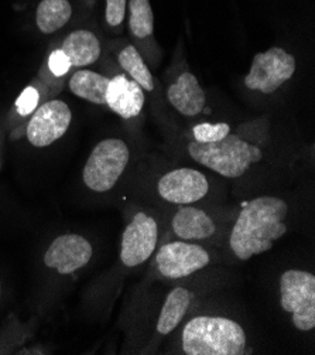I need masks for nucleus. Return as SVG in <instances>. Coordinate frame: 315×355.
<instances>
[{"instance_id": "obj_1", "label": "nucleus", "mask_w": 315, "mask_h": 355, "mask_svg": "<svg viewBox=\"0 0 315 355\" xmlns=\"http://www.w3.org/2000/svg\"><path fill=\"white\" fill-rule=\"evenodd\" d=\"M287 212V202L271 196L258 197L244 204L229 238L236 258L248 261L271 250L273 243L287 232L285 223Z\"/></svg>"}, {"instance_id": "obj_2", "label": "nucleus", "mask_w": 315, "mask_h": 355, "mask_svg": "<svg viewBox=\"0 0 315 355\" xmlns=\"http://www.w3.org/2000/svg\"><path fill=\"white\" fill-rule=\"evenodd\" d=\"M181 340L187 355H240L246 349V333L228 317H195L184 326Z\"/></svg>"}, {"instance_id": "obj_3", "label": "nucleus", "mask_w": 315, "mask_h": 355, "mask_svg": "<svg viewBox=\"0 0 315 355\" xmlns=\"http://www.w3.org/2000/svg\"><path fill=\"white\" fill-rule=\"evenodd\" d=\"M188 155L194 162L226 179H239L251 166L263 159V152L259 146L233 133L215 144H198L192 140L188 145Z\"/></svg>"}, {"instance_id": "obj_4", "label": "nucleus", "mask_w": 315, "mask_h": 355, "mask_svg": "<svg viewBox=\"0 0 315 355\" xmlns=\"http://www.w3.org/2000/svg\"><path fill=\"white\" fill-rule=\"evenodd\" d=\"M130 150L126 141L118 137H108L92 149L84 171L85 186L95 193H107L115 187L126 170Z\"/></svg>"}, {"instance_id": "obj_5", "label": "nucleus", "mask_w": 315, "mask_h": 355, "mask_svg": "<svg viewBox=\"0 0 315 355\" xmlns=\"http://www.w3.org/2000/svg\"><path fill=\"white\" fill-rule=\"evenodd\" d=\"M280 304L293 315L300 331L315 327V276L304 270H286L280 277Z\"/></svg>"}, {"instance_id": "obj_6", "label": "nucleus", "mask_w": 315, "mask_h": 355, "mask_svg": "<svg viewBox=\"0 0 315 355\" xmlns=\"http://www.w3.org/2000/svg\"><path fill=\"white\" fill-rule=\"evenodd\" d=\"M296 57L282 47H270L264 53H258L251 64L249 73L243 83L251 91L264 95L276 92L296 74Z\"/></svg>"}, {"instance_id": "obj_7", "label": "nucleus", "mask_w": 315, "mask_h": 355, "mask_svg": "<svg viewBox=\"0 0 315 355\" xmlns=\"http://www.w3.org/2000/svg\"><path fill=\"white\" fill-rule=\"evenodd\" d=\"M71 122L73 112L68 103L61 99H51L39 105L33 112L26 128V137L34 148H47L68 132Z\"/></svg>"}, {"instance_id": "obj_8", "label": "nucleus", "mask_w": 315, "mask_h": 355, "mask_svg": "<svg viewBox=\"0 0 315 355\" xmlns=\"http://www.w3.org/2000/svg\"><path fill=\"white\" fill-rule=\"evenodd\" d=\"M157 239V221L145 212H137L122 235V263L127 268H134L146 262L156 251Z\"/></svg>"}, {"instance_id": "obj_9", "label": "nucleus", "mask_w": 315, "mask_h": 355, "mask_svg": "<svg viewBox=\"0 0 315 355\" xmlns=\"http://www.w3.org/2000/svg\"><path fill=\"white\" fill-rule=\"evenodd\" d=\"M205 248L187 241L168 242L160 248L156 257L159 272L168 279L187 277L209 263Z\"/></svg>"}, {"instance_id": "obj_10", "label": "nucleus", "mask_w": 315, "mask_h": 355, "mask_svg": "<svg viewBox=\"0 0 315 355\" xmlns=\"http://www.w3.org/2000/svg\"><path fill=\"white\" fill-rule=\"evenodd\" d=\"M209 190L204 173L195 168L183 167L165 173L157 183L160 197L171 204L188 205L202 200Z\"/></svg>"}, {"instance_id": "obj_11", "label": "nucleus", "mask_w": 315, "mask_h": 355, "mask_svg": "<svg viewBox=\"0 0 315 355\" xmlns=\"http://www.w3.org/2000/svg\"><path fill=\"white\" fill-rule=\"evenodd\" d=\"M92 254L88 239L77 234H65L51 242L44 254V263L60 275H71L88 265Z\"/></svg>"}, {"instance_id": "obj_12", "label": "nucleus", "mask_w": 315, "mask_h": 355, "mask_svg": "<svg viewBox=\"0 0 315 355\" xmlns=\"http://www.w3.org/2000/svg\"><path fill=\"white\" fill-rule=\"evenodd\" d=\"M108 108L123 119H132L140 115L145 106V89L129 78L126 74H118L109 80L107 89Z\"/></svg>"}, {"instance_id": "obj_13", "label": "nucleus", "mask_w": 315, "mask_h": 355, "mask_svg": "<svg viewBox=\"0 0 315 355\" xmlns=\"http://www.w3.org/2000/svg\"><path fill=\"white\" fill-rule=\"evenodd\" d=\"M167 99L179 114L187 118L198 116L206 105V95L198 78L186 71L167 89Z\"/></svg>"}, {"instance_id": "obj_14", "label": "nucleus", "mask_w": 315, "mask_h": 355, "mask_svg": "<svg viewBox=\"0 0 315 355\" xmlns=\"http://www.w3.org/2000/svg\"><path fill=\"white\" fill-rule=\"evenodd\" d=\"M73 68H85L95 64L102 54V44L98 35L87 28L69 33L60 47Z\"/></svg>"}, {"instance_id": "obj_15", "label": "nucleus", "mask_w": 315, "mask_h": 355, "mask_svg": "<svg viewBox=\"0 0 315 355\" xmlns=\"http://www.w3.org/2000/svg\"><path fill=\"white\" fill-rule=\"evenodd\" d=\"M171 227L183 241H202L217 232V225L205 211L195 207H181L171 221Z\"/></svg>"}, {"instance_id": "obj_16", "label": "nucleus", "mask_w": 315, "mask_h": 355, "mask_svg": "<svg viewBox=\"0 0 315 355\" xmlns=\"http://www.w3.org/2000/svg\"><path fill=\"white\" fill-rule=\"evenodd\" d=\"M109 80L107 76L95 73L92 69H78L68 81V88L75 96L95 105H105V96Z\"/></svg>"}, {"instance_id": "obj_17", "label": "nucleus", "mask_w": 315, "mask_h": 355, "mask_svg": "<svg viewBox=\"0 0 315 355\" xmlns=\"http://www.w3.org/2000/svg\"><path fill=\"white\" fill-rule=\"evenodd\" d=\"M73 5L69 0H40L34 21L40 33L50 35L65 27L73 17Z\"/></svg>"}, {"instance_id": "obj_18", "label": "nucleus", "mask_w": 315, "mask_h": 355, "mask_svg": "<svg viewBox=\"0 0 315 355\" xmlns=\"http://www.w3.org/2000/svg\"><path fill=\"white\" fill-rule=\"evenodd\" d=\"M191 297V292L186 288H176L168 293L157 322V331L160 334L167 336L179 327L190 307Z\"/></svg>"}, {"instance_id": "obj_19", "label": "nucleus", "mask_w": 315, "mask_h": 355, "mask_svg": "<svg viewBox=\"0 0 315 355\" xmlns=\"http://www.w3.org/2000/svg\"><path fill=\"white\" fill-rule=\"evenodd\" d=\"M118 62L125 74L137 83L145 91L152 92L156 88V83L153 78L152 71L146 64L145 58L140 54L137 47L127 44L118 54Z\"/></svg>"}, {"instance_id": "obj_20", "label": "nucleus", "mask_w": 315, "mask_h": 355, "mask_svg": "<svg viewBox=\"0 0 315 355\" xmlns=\"http://www.w3.org/2000/svg\"><path fill=\"white\" fill-rule=\"evenodd\" d=\"M127 24L136 40L153 37L154 13L150 0H127Z\"/></svg>"}, {"instance_id": "obj_21", "label": "nucleus", "mask_w": 315, "mask_h": 355, "mask_svg": "<svg viewBox=\"0 0 315 355\" xmlns=\"http://www.w3.org/2000/svg\"><path fill=\"white\" fill-rule=\"evenodd\" d=\"M231 133V125L219 122V123H198L192 128L194 140L198 144H215L222 140Z\"/></svg>"}, {"instance_id": "obj_22", "label": "nucleus", "mask_w": 315, "mask_h": 355, "mask_svg": "<svg viewBox=\"0 0 315 355\" xmlns=\"http://www.w3.org/2000/svg\"><path fill=\"white\" fill-rule=\"evenodd\" d=\"M40 89L36 85L26 87L15 103V111L20 118H27L39 108Z\"/></svg>"}, {"instance_id": "obj_23", "label": "nucleus", "mask_w": 315, "mask_h": 355, "mask_svg": "<svg viewBox=\"0 0 315 355\" xmlns=\"http://www.w3.org/2000/svg\"><path fill=\"white\" fill-rule=\"evenodd\" d=\"M105 20L111 27H119L125 19L127 12V0H105Z\"/></svg>"}, {"instance_id": "obj_24", "label": "nucleus", "mask_w": 315, "mask_h": 355, "mask_svg": "<svg viewBox=\"0 0 315 355\" xmlns=\"http://www.w3.org/2000/svg\"><path fill=\"white\" fill-rule=\"evenodd\" d=\"M47 68L55 78H62L69 73V69L73 67L69 64V60L66 58L64 51L61 49H55L48 55Z\"/></svg>"}]
</instances>
